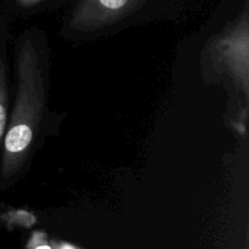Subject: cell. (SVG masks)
Wrapping results in <instances>:
<instances>
[{
  "label": "cell",
  "instance_id": "6da1fadb",
  "mask_svg": "<svg viewBox=\"0 0 249 249\" xmlns=\"http://www.w3.org/2000/svg\"><path fill=\"white\" fill-rule=\"evenodd\" d=\"M48 65L36 36L23 34L17 45L16 96L1 147L0 187L17 181L36 150L46 108Z\"/></svg>",
  "mask_w": 249,
  "mask_h": 249
},
{
  "label": "cell",
  "instance_id": "7a4b0ae2",
  "mask_svg": "<svg viewBox=\"0 0 249 249\" xmlns=\"http://www.w3.org/2000/svg\"><path fill=\"white\" fill-rule=\"evenodd\" d=\"M145 0H82L70 18V28L92 33L128 16Z\"/></svg>",
  "mask_w": 249,
  "mask_h": 249
},
{
  "label": "cell",
  "instance_id": "3957f363",
  "mask_svg": "<svg viewBox=\"0 0 249 249\" xmlns=\"http://www.w3.org/2000/svg\"><path fill=\"white\" fill-rule=\"evenodd\" d=\"M7 108H9V91H7V73L4 61L0 58V155L2 141L7 125Z\"/></svg>",
  "mask_w": 249,
  "mask_h": 249
},
{
  "label": "cell",
  "instance_id": "277c9868",
  "mask_svg": "<svg viewBox=\"0 0 249 249\" xmlns=\"http://www.w3.org/2000/svg\"><path fill=\"white\" fill-rule=\"evenodd\" d=\"M51 249H79L74 246L70 245V243H65V242H57L53 245V247H51Z\"/></svg>",
  "mask_w": 249,
  "mask_h": 249
},
{
  "label": "cell",
  "instance_id": "5b68a950",
  "mask_svg": "<svg viewBox=\"0 0 249 249\" xmlns=\"http://www.w3.org/2000/svg\"><path fill=\"white\" fill-rule=\"evenodd\" d=\"M17 1H18L21 5H23V6H29V5L38 2L39 0H17Z\"/></svg>",
  "mask_w": 249,
  "mask_h": 249
},
{
  "label": "cell",
  "instance_id": "8992f818",
  "mask_svg": "<svg viewBox=\"0 0 249 249\" xmlns=\"http://www.w3.org/2000/svg\"><path fill=\"white\" fill-rule=\"evenodd\" d=\"M34 249H51V246L46 245V243H43V245H38Z\"/></svg>",
  "mask_w": 249,
  "mask_h": 249
}]
</instances>
